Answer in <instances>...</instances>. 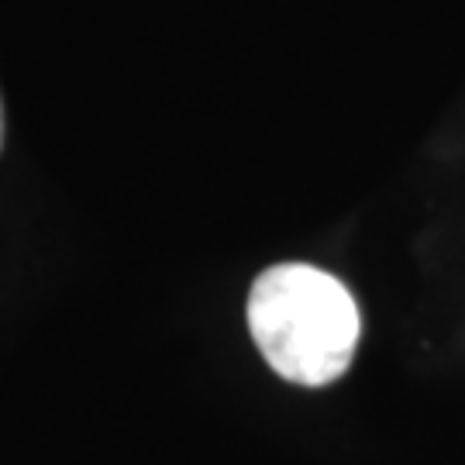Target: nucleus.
<instances>
[{
	"mask_svg": "<svg viewBox=\"0 0 465 465\" xmlns=\"http://www.w3.org/2000/svg\"><path fill=\"white\" fill-rule=\"evenodd\" d=\"M249 331L269 369L297 386H328L359 349V307L345 282L303 262H282L252 282Z\"/></svg>",
	"mask_w": 465,
	"mask_h": 465,
	"instance_id": "1",
	"label": "nucleus"
},
{
	"mask_svg": "<svg viewBox=\"0 0 465 465\" xmlns=\"http://www.w3.org/2000/svg\"><path fill=\"white\" fill-rule=\"evenodd\" d=\"M0 145H4V104H0Z\"/></svg>",
	"mask_w": 465,
	"mask_h": 465,
	"instance_id": "2",
	"label": "nucleus"
}]
</instances>
